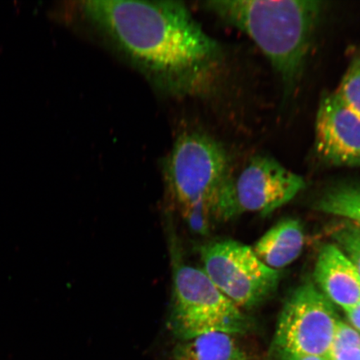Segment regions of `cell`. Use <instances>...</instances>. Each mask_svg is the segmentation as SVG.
I'll list each match as a JSON object with an SVG mask.
<instances>
[{"label":"cell","instance_id":"1","mask_svg":"<svg viewBox=\"0 0 360 360\" xmlns=\"http://www.w3.org/2000/svg\"><path fill=\"white\" fill-rule=\"evenodd\" d=\"M85 20L153 86L174 98L201 96L214 84L222 49L182 3L87 0Z\"/></svg>","mask_w":360,"mask_h":360},{"label":"cell","instance_id":"2","mask_svg":"<svg viewBox=\"0 0 360 360\" xmlns=\"http://www.w3.org/2000/svg\"><path fill=\"white\" fill-rule=\"evenodd\" d=\"M206 8L246 34L288 88L302 74L323 3L313 0H219Z\"/></svg>","mask_w":360,"mask_h":360},{"label":"cell","instance_id":"3","mask_svg":"<svg viewBox=\"0 0 360 360\" xmlns=\"http://www.w3.org/2000/svg\"><path fill=\"white\" fill-rule=\"evenodd\" d=\"M163 169L166 187L182 217L200 207L214 211L220 193L232 179L221 143L192 128L175 138Z\"/></svg>","mask_w":360,"mask_h":360},{"label":"cell","instance_id":"4","mask_svg":"<svg viewBox=\"0 0 360 360\" xmlns=\"http://www.w3.org/2000/svg\"><path fill=\"white\" fill-rule=\"evenodd\" d=\"M168 328L180 341L210 333L245 334L251 323L204 270L175 263Z\"/></svg>","mask_w":360,"mask_h":360},{"label":"cell","instance_id":"5","mask_svg":"<svg viewBox=\"0 0 360 360\" xmlns=\"http://www.w3.org/2000/svg\"><path fill=\"white\" fill-rule=\"evenodd\" d=\"M304 188V179L300 175L274 158L255 156L220 193L214 209L215 220H229L244 213L268 215L288 204Z\"/></svg>","mask_w":360,"mask_h":360},{"label":"cell","instance_id":"6","mask_svg":"<svg viewBox=\"0 0 360 360\" xmlns=\"http://www.w3.org/2000/svg\"><path fill=\"white\" fill-rule=\"evenodd\" d=\"M204 271L238 308L262 303L276 290L281 273L259 259L253 249L235 240L210 243L200 248Z\"/></svg>","mask_w":360,"mask_h":360},{"label":"cell","instance_id":"7","mask_svg":"<svg viewBox=\"0 0 360 360\" xmlns=\"http://www.w3.org/2000/svg\"><path fill=\"white\" fill-rule=\"evenodd\" d=\"M338 315L313 283H305L288 299L278 319L276 347L285 356H328L335 335Z\"/></svg>","mask_w":360,"mask_h":360},{"label":"cell","instance_id":"8","mask_svg":"<svg viewBox=\"0 0 360 360\" xmlns=\"http://www.w3.org/2000/svg\"><path fill=\"white\" fill-rule=\"evenodd\" d=\"M314 146L321 159L328 164L360 167V119L335 92L319 103Z\"/></svg>","mask_w":360,"mask_h":360},{"label":"cell","instance_id":"9","mask_svg":"<svg viewBox=\"0 0 360 360\" xmlns=\"http://www.w3.org/2000/svg\"><path fill=\"white\" fill-rule=\"evenodd\" d=\"M314 278L319 290L344 310L360 302V277L354 265L335 244L319 251Z\"/></svg>","mask_w":360,"mask_h":360},{"label":"cell","instance_id":"10","mask_svg":"<svg viewBox=\"0 0 360 360\" xmlns=\"http://www.w3.org/2000/svg\"><path fill=\"white\" fill-rule=\"evenodd\" d=\"M304 233L299 220L286 219L269 229L256 243L253 250L261 262L280 271L302 253Z\"/></svg>","mask_w":360,"mask_h":360},{"label":"cell","instance_id":"11","mask_svg":"<svg viewBox=\"0 0 360 360\" xmlns=\"http://www.w3.org/2000/svg\"><path fill=\"white\" fill-rule=\"evenodd\" d=\"M174 360H247L233 335L210 333L180 341L174 349Z\"/></svg>","mask_w":360,"mask_h":360},{"label":"cell","instance_id":"12","mask_svg":"<svg viewBox=\"0 0 360 360\" xmlns=\"http://www.w3.org/2000/svg\"><path fill=\"white\" fill-rule=\"evenodd\" d=\"M315 209L343 218L360 227V181L331 188L318 200Z\"/></svg>","mask_w":360,"mask_h":360},{"label":"cell","instance_id":"13","mask_svg":"<svg viewBox=\"0 0 360 360\" xmlns=\"http://www.w3.org/2000/svg\"><path fill=\"white\" fill-rule=\"evenodd\" d=\"M335 93L342 103L360 119V53L351 61Z\"/></svg>","mask_w":360,"mask_h":360},{"label":"cell","instance_id":"14","mask_svg":"<svg viewBox=\"0 0 360 360\" xmlns=\"http://www.w3.org/2000/svg\"><path fill=\"white\" fill-rule=\"evenodd\" d=\"M334 244L339 248L357 270L360 277V227L353 222L345 221L332 231Z\"/></svg>","mask_w":360,"mask_h":360},{"label":"cell","instance_id":"15","mask_svg":"<svg viewBox=\"0 0 360 360\" xmlns=\"http://www.w3.org/2000/svg\"><path fill=\"white\" fill-rule=\"evenodd\" d=\"M349 345L359 346L360 347V333L354 330L352 326L347 325V323L339 321L337 323L332 347Z\"/></svg>","mask_w":360,"mask_h":360},{"label":"cell","instance_id":"16","mask_svg":"<svg viewBox=\"0 0 360 360\" xmlns=\"http://www.w3.org/2000/svg\"><path fill=\"white\" fill-rule=\"evenodd\" d=\"M328 357L330 360H360V347L353 345L332 347Z\"/></svg>","mask_w":360,"mask_h":360},{"label":"cell","instance_id":"17","mask_svg":"<svg viewBox=\"0 0 360 360\" xmlns=\"http://www.w3.org/2000/svg\"><path fill=\"white\" fill-rule=\"evenodd\" d=\"M344 311L348 318L350 326L360 333V302L353 306V307L344 310Z\"/></svg>","mask_w":360,"mask_h":360},{"label":"cell","instance_id":"18","mask_svg":"<svg viewBox=\"0 0 360 360\" xmlns=\"http://www.w3.org/2000/svg\"><path fill=\"white\" fill-rule=\"evenodd\" d=\"M287 360H330L328 356H315V355H289Z\"/></svg>","mask_w":360,"mask_h":360}]
</instances>
